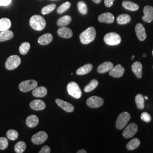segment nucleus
Masks as SVG:
<instances>
[{
  "label": "nucleus",
  "mask_w": 153,
  "mask_h": 153,
  "mask_svg": "<svg viewBox=\"0 0 153 153\" xmlns=\"http://www.w3.org/2000/svg\"><path fill=\"white\" fill-rule=\"evenodd\" d=\"M96 37L95 28L90 27L83 31L79 35V39L83 44H88L93 42Z\"/></svg>",
  "instance_id": "f257e3e1"
},
{
  "label": "nucleus",
  "mask_w": 153,
  "mask_h": 153,
  "mask_svg": "<svg viewBox=\"0 0 153 153\" xmlns=\"http://www.w3.org/2000/svg\"><path fill=\"white\" fill-rule=\"evenodd\" d=\"M30 26L36 31H42L46 26L45 20L40 16L34 15L30 19Z\"/></svg>",
  "instance_id": "f03ea898"
},
{
  "label": "nucleus",
  "mask_w": 153,
  "mask_h": 153,
  "mask_svg": "<svg viewBox=\"0 0 153 153\" xmlns=\"http://www.w3.org/2000/svg\"><path fill=\"white\" fill-rule=\"evenodd\" d=\"M67 90L68 94L74 98H80L82 96L81 90L76 82H69L67 85Z\"/></svg>",
  "instance_id": "7ed1b4c3"
},
{
  "label": "nucleus",
  "mask_w": 153,
  "mask_h": 153,
  "mask_svg": "<svg viewBox=\"0 0 153 153\" xmlns=\"http://www.w3.org/2000/svg\"><path fill=\"white\" fill-rule=\"evenodd\" d=\"M121 40L120 36L117 33H108L104 37V42L109 45H117L120 43Z\"/></svg>",
  "instance_id": "20e7f679"
},
{
  "label": "nucleus",
  "mask_w": 153,
  "mask_h": 153,
  "mask_svg": "<svg viewBox=\"0 0 153 153\" xmlns=\"http://www.w3.org/2000/svg\"><path fill=\"white\" fill-rule=\"evenodd\" d=\"M131 119V115L127 112H124L120 114L118 116L116 121V128L121 130L123 129L128 124L129 121Z\"/></svg>",
  "instance_id": "39448f33"
},
{
  "label": "nucleus",
  "mask_w": 153,
  "mask_h": 153,
  "mask_svg": "<svg viewBox=\"0 0 153 153\" xmlns=\"http://www.w3.org/2000/svg\"><path fill=\"white\" fill-rule=\"evenodd\" d=\"M21 63V58L17 55L10 56L6 61L5 67L7 70L11 71L16 69Z\"/></svg>",
  "instance_id": "423d86ee"
},
{
  "label": "nucleus",
  "mask_w": 153,
  "mask_h": 153,
  "mask_svg": "<svg viewBox=\"0 0 153 153\" xmlns=\"http://www.w3.org/2000/svg\"><path fill=\"white\" fill-rule=\"evenodd\" d=\"M38 86V82L33 79H30L21 82L19 85V90L24 93H27L34 89Z\"/></svg>",
  "instance_id": "0eeeda50"
},
{
  "label": "nucleus",
  "mask_w": 153,
  "mask_h": 153,
  "mask_svg": "<svg viewBox=\"0 0 153 153\" xmlns=\"http://www.w3.org/2000/svg\"><path fill=\"white\" fill-rule=\"evenodd\" d=\"M86 103L89 107L97 108L103 105L104 103V100L98 96H93L88 99L86 101Z\"/></svg>",
  "instance_id": "6e6552de"
},
{
  "label": "nucleus",
  "mask_w": 153,
  "mask_h": 153,
  "mask_svg": "<svg viewBox=\"0 0 153 153\" xmlns=\"http://www.w3.org/2000/svg\"><path fill=\"white\" fill-rule=\"evenodd\" d=\"M137 131L138 126L137 124L134 123H131L126 127L123 133V136L126 138H130L136 134Z\"/></svg>",
  "instance_id": "1a4fd4ad"
},
{
  "label": "nucleus",
  "mask_w": 153,
  "mask_h": 153,
  "mask_svg": "<svg viewBox=\"0 0 153 153\" xmlns=\"http://www.w3.org/2000/svg\"><path fill=\"white\" fill-rule=\"evenodd\" d=\"M48 138V134L44 131H40L33 135L31 141L35 145H40L44 143Z\"/></svg>",
  "instance_id": "9d476101"
},
{
  "label": "nucleus",
  "mask_w": 153,
  "mask_h": 153,
  "mask_svg": "<svg viewBox=\"0 0 153 153\" xmlns=\"http://www.w3.org/2000/svg\"><path fill=\"white\" fill-rule=\"evenodd\" d=\"M144 16H142V20L147 23H150L153 21V7L146 6L143 8Z\"/></svg>",
  "instance_id": "9b49d317"
},
{
  "label": "nucleus",
  "mask_w": 153,
  "mask_h": 153,
  "mask_svg": "<svg viewBox=\"0 0 153 153\" xmlns=\"http://www.w3.org/2000/svg\"><path fill=\"white\" fill-rule=\"evenodd\" d=\"M124 71V68L120 64H118L109 71V75L114 78H120L123 76Z\"/></svg>",
  "instance_id": "f8f14e48"
},
{
  "label": "nucleus",
  "mask_w": 153,
  "mask_h": 153,
  "mask_svg": "<svg viewBox=\"0 0 153 153\" xmlns=\"http://www.w3.org/2000/svg\"><path fill=\"white\" fill-rule=\"evenodd\" d=\"M135 31L137 35V38L140 41H144L146 39V33L144 26L141 23H138L135 27Z\"/></svg>",
  "instance_id": "ddd939ff"
},
{
  "label": "nucleus",
  "mask_w": 153,
  "mask_h": 153,
  "mask_svg": "<svg viewBox=\"0 0 153 153\" xmlns=\"http://www.w3.org/2000/svg\"><path fill=\"white\" fill-rule=\"evenodd\" d=\"M56 103L62 109L65 111L66 112H72L74 110V107L72 104L60 99H56Z\"/></svg>",
  "instance_id": "4468645a"
},
{
  "label": "nucleus",
  "mask_w": 153,
  "mask_h": 153,
  "mask_svg": "<svg viewBox=\"0 0 153 153\" xmlns=\"http://www.w3.org/2000/svg\"><path fill=\"white\" fill-rule=\"evenodd\" d=\"M115 17L111 13H104L101 14L98 16V21L99 22L105 23H112L114 22Z\"/></svg>",
  "instance_id": "2eb2a0df"
},
{
  "label": "nucleus",
  "mask_w": 153,
  "mask_h": 153,
  "mask_svg": "<svg viewBox=\"0 0 153 153\" xmlns=\"http://www.w3.org/2000/svg\"><path fill=\"white\" fill-rule=\"evenodd\" d=\"M131 70L138 78H141L142 76V64L139 61H136L131 65Z\"/></svg>",
  "instance_id": "dca6fc26"
},
{
  "label": "nucleus",
  "mask_w": 153,
  "mask_h": 153,
  "mask_svg": "<svg viewBox=\"0 0 153 153\" xmlns=\"http://www.w3.org/2000/svg\"><path fill=\"white\" fill-rule=\"evenodd\" d=\"M30 107L35 111H42L45 109L46 105L43 100H33L30 104Z\"/></svg>",
  "instance_id": "f3484780"
},
{
  "label": "nucleus",
  "mask_w": 153,
  "mask_h": 153,
  "mask_svg": "<svg viewBox=\"0 0 153 153\" xmlns=\"http://www.w3.org/2000/svg\"><path fill=\"white\" fill-rule=\"evenodd\" d=\"M57 33L59 36L62 38H71L73 36V32L69 28L66 27L65 26L59 28L57 31Z\"/></svg>",
  "instance_id": "a211bd4d"
},
{
  "label": "nucleus",
  "mask_w": 153,
  "mask_h": 153,
  "mask_svg": "<svg viewBox=\"0 0 153 153\" xmlns=\"http://www.w3.org/2000/svg\"><path fill=\"white\" fill-rule=\"evenodd\" d=\"M114 67V64L109 61L104 62L99 66L97 69V71L99 73H104L107 71H109Z\"/></svg>",
  "instance_id": "6ab92c4d"
},
{
  "label": "nucleus",
  "mask_w": 153,
  "mask_h": 153,
  "mask_svg": "<svg viewBox=\"0 0 153 153\" xmlns=\"http://www.w3.org/2000/svg\"><path fill=\"white\" fill-rule=\"evenodd\" d=\"M26 125L29 128H35L38 125L39 120L38 117L35 115H30L26 119Z\"/></svg>",
  "instance_id": "aec40b11"
},
{
  "label": "nucleus",
  "mask_w": 153,
  "mask_h": 153,
  "mask_svg": "<svg viewBox=\"0 0 153 153\" xmlns=\"http://www.w3.org/2000/svg\"><path fill=\"white\" fill-rule=\"evenodd\" d=\"M53 40V36L50 33L43 35L38 39V43L40 45H45L49 44Z\"/></svg>",
  "instance_id": "412c9836"
},
{
  "label": "nucleus",
  "mask_w": 153,
  "mask_h": 153,
  "mask_svg": "<svg viewBox=\"0 0 153 153\" xmlns=\"http://www.w3.org/2000/svg\"><path fill=\"white\" fill-rule=\"evenodd\" d=\"M47 94V89L44 86H40L33 89V95L35 97L42 98Z\"/></svg>",
  "instance_id": "4be33fe9"
},
{
  "label": "nucleus",
  "mask_w": 153,
  "mask_h": 153,
  "mask_svg": "<svg viewBox=\"0 0 153 153\" xmlns=\"http://www.w3.org/2000/svg\"><path fill=\"white\" fill-rule=\"evenodd\" d=\"M14 33L10 30H5L0 33V42L10 40L13 38Z\"/></svg>",
  "instance_id": "5701e85b"
},
{
  "label": "nucleus",
  "mask_w": 153,
  "mask_h": 153,
  "mask_svg": "<svg viewBox=\"0 0 153 153\" xmlns=\"http://www.w3.org/2000/svg\"><path fill=\"white\" fill-rule=\"evenodd\" d=\"M11 26L10 20L6 18L0 19V31L9 30Z\"/></svg>",
  "instance_id": "b1692460"
},
{
  "label": "nucleus",
  "mask_w": 153,
  "mask_h": 153,
  "mask_svg": "<svg viewBox=\"0 0 153 153\" xmlns=\"http://www.w3.org/2000/svg\"><path fill=\"white\" fill-rule=\"evenodd\" d=\"M122 5L126 10H128L130 11H136L139 9V6L136 4L129 1H123Z\"/></svg>",
  "instance_id": "393cba45"
},
{
  "label": "nucleus",
  "mask_w": 153,
  "mask_h": 153,
  "mask_svg": "<svg viewBox=\"0 0 153 153\" xmlns=\"http://www.w3.org/2000/svg\"><path fill=\"white\" fill-rule=\"evenodd\" d=\"M93 65L88 64L77 69L76 73L78 75H85L91 71L93 69Z\"/></svg>",
  "instance_id": "a878e982"
},
{
  "label": "nucleus",
  "mask_w": 153,
  "mask_h": 153,
  "mask_svg": "<svg viewBox=\"0 0 153 153\" xmlns=\"http://www.w3.org/2000/svg\"><path fill=\"white\" fill-rule=\"evenodd\" d=\"M141 142L138 138H133L126 145V148L129 150H133L137 149L140 145Z\"/></svg>",
  "instance_id": "bb28decb"
},
{
  "label": "nucleus",
  "mask_w": 153,
  "mask_h": 153,
  "mask_svg": "<svg viewBox=\"0 0 153 153\" xmlns=\"http://www.w3.org/2000/svg\"><path fill=\"white\" fill-rule=\"evenodd\" d=\"M131 18L128 14H121L117 18V22L119 25H126L131 22Z\"/></svg>",
  "instance_id": "cd10ccee"
},
{
  "label": "nucleus",
  "mask_w": 153,
  "mask_h": 153,
  "mask_svg": "<svg viewBox=\"0 0 153 153\" xmlns=\"http://www.w3.org/2000/svg\"><path fill=\"white\" fill-rule=\"evenodd\" d=\"M71 21V16H65L59 19L57 21V25L60 27H64L68 25Z\"/></svg>",
  "instance_id": "c85d7f7f"
},
{
  "label": "nucleus",
  "mask_w": 153,
  "mask_h": 153,
  "mask_svg": "<svg viewBox=\"0 0 153 153\" xmlns=\"http://www.w3.org/2000/svg\"><path fill=\"white\" fill-rule=\"evenodd\" d=\"M135 102L138 109H142L145 107V99L142 94H137L135 98Z\"/></svg>",
  "instance_id": "c756f323"
},
{
  "label": "nucleus",
  "mask_w": 153,
  "mask_h": 153,
  "mask_svg": "<svg viewBox=\"0 0 153 153\" xmlns=\"http://www.w3.org/2000/svg\"><path fill=\"white\" fill-rule=\"evenodd\" d=\"M98 85V81L97 79H93L84 88V91L86 93L92 91Z\"/></svg>",
  "instance_id": "7c9ffc66"
},
{
  "label": "nucleus",
  "mask_w": 153,
  "mask_h": 153,
  "mask_svg": "<svg viewBox=\"0 0 153 153\" xmlns=\"http://www.w3.org/2000/svg\"><path fill=\"white\" fill-rule=\"evenodd\" d=\"M26 149V144L23 141H19L17 142L15 146L14 150L16 153H23Z\"/></svg>",
  "instance_id": "2f4dec72"
},
{
  "label": "nucleus",
  "mask_w": 153,
  "mask_h": 153,
  "mask_svg": "<svg viewBox=\"0 0 153 153\" xmlns=\"http://www.w3.org/2000/svg\"><path fill=\"white\" fill-rule=\"evenodd\" d=\"M30 44L28 42H23L19 47V52L22 55H26L30 49Z\"/></svg>",
  "instance_id": "473e14b6"
},
{
  "label": "nucleus",
  "mask_w": 153,
  "mask_h": 153,
  "mask_svg": "<svg viewBox=\"0 0 153 153\" xmlns=\"http://www.w3.org/2000/svg\"><path fill=\"white\" fill-rule=\"evenodd\" d=\"M78 9L81 14L83 15H86L88 12V6L86 3L83 1H79L78 3Z\"/></svg>",
  "instance_id": "72a5a7b5"
},
{
  "label": "nucleus",
  "mask_w": 153,
  "mask_h": 153,
  "mask_svg": "<svg viewBox=\"0 0 153 153\" xmlns=\"http://www.w3.org/2000/svg\"><path fill=\"white\" fill-rule=\"evenodd\" d=\"M56 5L54 4L45 6L42 9V11H41L42 14H43V15H46V14H49L52 11H53L56 9Z\"/></svg>",
  "instance_id": "f704fd0d"
},
{
  "label": "nucleus",
  "mask_w": 153,
  "mask_h": 153,
  "mask_svg": "<svg viewBox=\"0 0 153 153\" xmlns=\"http://www.w3.org/2000/svg\"><path fill=\"white\" fill-rule=\"evenodd\" d=\"M6 136L8 139L14 141L16 140L18 137V133L16 130L10 129L6 133Z\"/></svg>",
  "instance_id": "c9c22d12"
},
{
  "label": "nucleus",
  "mask_w": 153,
  "mask_h": 153,
  "mask_svg": "<svg viewBox=\"0 0 153 153\" xmlns=\"http://www.w3.org/2000/svg\"><path fill=\"white\" fill-rule=\"evenodd\" d=\"M71 2H66L65 3L62 4V5H61L58 7L57 11V13H58L59 14H62V13H64V12L66 11V10H68L69 9V7H71Z\"/></svg>",
  "instance_id": "e433bc0d"
},
{
  "label": "nucleus",
  "mask_w": 153,
  "mask_h": 153,
  "mask_svg": "<svg viewBox=\"0 0 153 153\" xmlns=\"http://www.w3.org/2000/svg\"><path fill=\"white\" fill-rule=\"evenodd\" d=\"M9 145L8 141L5 137H0V149L5 150L7 148Z\"/></svg>",
  "instance_id": "4c0bfd02"
},
{
  "label": "nucleus",
  "mask_w": 153,
  "mask_h": 153,
  "mask_svg": "<svg viewBox=\"0 0 153 153\" xmlns=\"http://www.w3.org/2000/svg\"><path fill=\"white\" fill-rule=\"evenodd\" d=\"M141 119H142V120L144 121L146 123H149L152 120V117L149 114H148V112H144L141 115Z\"/></svg>",
  "instance_id": "58836bf2"
},
{
  "label": "nucleus",
  "mask_w": 153,
  "mask_h": 153,
  "mask_svg": "<svg viewBox=\"0 0 153 153\" xmlns=\"http://www.w3.org/2000/svg\"><path fill=\"white\" fill-rule=\"evenodd\" d=\"M51 152V148L48 146H44L39 151V153H49Z\"/></svg>",
  "instance_id": "ea45409f"
},
{
  "label": "nucleus",
  "mask_w": 153,
  "mask_h": 153,
  "mask_svg": "<svg viewBox=\"0 0 153 153\" xmlns=\"http://www.w3.org/2000/svg\"><path fill=\"white\" fill-rule=\"evenodd\" d=\"M12 0H0V6H6L10 4Z\"/></svg>",
  "instance_id": "a19ab883"
},
{
  "label": "nucleus",
  "mask_w": 153,
  "mask_h": 153,
  "mask_svg": "<svg viewBox=\"0 0 153 153\" xmlns=\"http://www.w3.org/2000/svg\"><path fill=\"white\" fill-rule=\"evenodd\" d=\"M114 1L115 0H104V5L107 7H110L113 5Z\"/></svg>",
  "instance_id": "79ce46f5"
},
{
  "label": "nucleus",
  "mask_w": 153,
  "mask_h": 153,
  "mask_svg": "<svg viewBox=\"0 0 153 153\" xmlns=\"http://www.w3.org/2000/svg\"><path fill=\"white\" fill-rule=\"evenodd\" d=\"M77 153H87V152L85 150H84V149H81V150H78L77 152Z\"/></svg>",
  "instance_id": "37998d69"
},
{
  "label": "nucleus",
  "mask_w": 153,
  "mask_h": 153,
  "mask_svg": "<svg viewBox=\"0 0 153 153\" xmlns=\"http://www.w3.org/2000/svg\"><path fill=\"white\" fill-rule=\"evenodd\" d=\"M93 1L96 4H99L101 2V0H93Z\"/></svg>",
  "instance_id": "c03bdc74"
},
{
  "label": "nucleus",
  "mask_w": 153,
  "mask_h": 153,
  "mask_svg": "<svg viewBox=\"0 0 153 153\" xmlns=\"http://www.w3.org/2000/svg\"><path fill=\"white\" fill-rule=\"evenodd\" d=\"M144 98L145 99H148V98L146 96H145V97H144Z\"/></svg>",
  "instance_id": "a18cd8bd"
},
{
  "label": "nucleus",
  "mask_w": 153,
  "mask_h": 153,
  "mask_svg": "<svg viewBox=\"0 0 153 153\" xmlns=\"http://www.w3.org/2000/svg\"><path fill=\"white\" fill-rule=\"evenodd\" d=\"M142 56H143V57H146V54H143Z\"/></svg>",
  "instance_id": "49530a36"
},
{
  "label": "nucleus",
  "mask_w": 153,
  "mask_h": 153,
  "mask_svg": "<svg viewBox=\"0 0 153 153\" xmlns=\"http://www.w3.org/2000/svg\"><path fill=\"white\" fill-rule=\"evenodd\" d=\"M134 56H133V57H132V58H131V59H134Z\"/></svg>",
  "instance_id": "de8ad7c7"
},
{
  "label": "nucleus",
  "mask_w": 153,
  "mask_h": 153,
  "mask_svg": "<svg viewBox=\"0 0 153 153\" xmlns=\"http://www.w3.org/2000/svg\"><path fill=\"white\" fill-rule=\"evenodd\" d=\"M152 54H153V52H152Z\"/></svg>",
  "instance_id": "09e8293b"
}]
</instances>
